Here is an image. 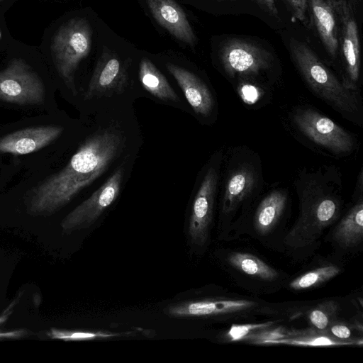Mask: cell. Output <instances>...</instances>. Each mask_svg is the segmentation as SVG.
<instances>
[{"label": "cell", "instance_id": "1", "mask_svg": "<svg viewBox=\"0 0 363 363\" xmlns=\"http://www.w3.org/2000/svg\"><path fill=\"white\" fill-rule=\"evenodd\" d=\"M125 139L120 131L112 128L91 135L61 171L32 190L29 212L51 214L69 203L108 169L123 149Z\"/></svg>", "mask_w": 363, "mask_h": 363}, {"label": "cell", "instance_id": "2", "mask_svg": "<svg viewBox=\"0 0 363 363\" xmlns=\"http://www.w3.org/2000/svg\"><path fill=\"white\" fill-rule=\"evenodd\" d=\"M289 48L294 65L313 93L343 118L362 126V105L357 91L347 88L305 43L291 39Z\"/></svg>", "mask_w": 363, "mask_h": 363}, {"label": "cell", "instance_id": "3", "mask_svg": "<svg viewBox=\"0 0 363 363\" xmlns=\"http://www.w3.org/2000/svg\"><path fill=\"white\" fill-rule=\"evenodd\" d=\"M301 216L298 226L322 230L338 217L342 207V178L335 166L303 169L295 184Z\"/></svg>", "mask_w": 363, "mask_h": 363}, {"label": "cell", "instance_id": "4", "mask_svg": "<svg viewBox=\"0 0 363 363\" xmlns=\"http://www.w3.org/2000/svg\"><path fill=\"white\" fill-rule=\"evenodd\" d=\"M226 167L221 214L231 219L258 195L263 177L259 155L245 147L233 150Z\"/></svg>", "mask_w": 363, "mask_h": 363}, {"label": "cell", "instance_id": "5", "mask_svg": "<svg viewBox=\"0 0 363 363\" xmlns=\"http://www.w3.org/2000/svg\"><path fill=\"white\" fill-rule=\"evenodd\" d=\"M91 29L82 18H73L56 33L52 50L59 74L67 86L76 94L74 74L79 62L89 53Z\"/></svg>", "mask_w": 363, "mask_h": 363}, {"label": "cell", "instance_id": "6", "mask_svg": "<svg viewBox=\"0 0 363 363\" xmlns=\"http://www.w3.org/2000/svg\"><path fill=\"white\" fill-rule=\"evenodd\" d=\"M291 118L303 135L334 155H350L355 148V140L350 133L311 108H298Z\"/></svg>", "mask_w": 363, "mask_h": 363}, {"label": "cell", "instance_id": "7", "mask_svg": "<svg viewBox=\"0 0 363 363\" xmlns=\"http://www.w3.org/2000/svg\"><path fill=\"white\" fill-rule=\"evenodd\" d=\"M219 57L228 76L238 77L240 82L252 84H255L257 76L272 67L273 62L272 55L268 50L240 38L225 41L220 49Z\"/></svg>", "mask_w": 363, "mask_h": 363}, {"label": "cell", "instance_id": "8", "mask_svg": "<svg viewBox=\"0 0 363 363\" xmlns=\"http://www.w3.org/2000/svg\"><path fill=\"white\" fill-rule=\"evenodd\" d=\"M222 152H217L207 167L194 199L189 224V235L198 245L208 238L218 191Z\"/></svg>", "mask_w": 363, "mask_h": 363}, {"label": "cell", "instance_id": "9", "mask_svg": "<svg viewBox=\"0 0 363 363\" xmlns=\"http://www.w3.org/2000/svg\"><path fill=\"white\" fill-rule=\"evenodd\" d=\"M41 79L22 59H13L0 71V100L17 104H39L44 100Z\"/></svg>", "mask_w": 363, "mask_h": 363}, {"label": "cell", "instance_id": "10", "mask_svg": "<svg viewBox=\"0 0 363 363\" xmlns=\"http://www.w3.org/2000/svg\"><path fill=\"white\" fill-rule=\"evenodd\" d=\"M124 176L120 167L87 199L74 208L62 220L64 233L84 229L91 225L117 199Z\"/></svg>", "mask_w": 363, "mask_h": 363}, {"label": "cell", "instance_id": "11", "mask_svg": "<svg viewBox=\"0 0 363 363\" xmlns=\"http://www.w3.org/2000/svg\"><path fill=\"white\" fill-rule=\"evenodd\" d=\"M326 1L341 27L342 50L346 72L342 82L349 89L357 91L360 71V46L354 12L346 0Z\"/></svg>", "mask_w": 363, "mask_h": 363}, {"label": "cell", "instance_id": "12", "mask_svg": "<svg viewBox=\"0 0 363 363\" xmlns=\"http://www.w3.org/2000/svg\"><path fill=\"white\" fill-rule=\"evenodd\" d=\"M128 82L125 68L119 57L104 48L91 77L86 99L122 93Z\"/></svg>", "mask_w": 363, "mask_h": 363}, {"label": "cell", "instance_id": "13", "mask_svg": "<svg viewBox=\"0 0 363 363\" xmlns=\"http://www.w3.org/2000/svg\"><path fill=\"white\" fill-rule=\"evenodd\" d=\"M60 125L27 128L0 138V152L15 155L36 152L55 140L62 133Z\"/></svg>", "mask_w": 363, "mask_h": 363}, {"label": "cell", "instance_id": "14", "mask_svg": "<svg viewBox=\"0 0 363 363\" xmlns=\"http://www.w3.org/2000/svg\"><path fill=\"white\" fill-rule=\"evenodd\" d=\"M256 303L246 299H214L188 301L172 306L167 314L176 318L211 317L247 311Z\"/></svg>", "mask_w": 363, "mask_h": 363}, {"label": "cell", "instance_id": "15", "mask_svg": "<svg viewBox=\"0 0 363 363\" xmlns=\"http://www.w3.org/2000/svg\"><path fill=\"white\" fill-rule=\"evenodd\" d=\"M155 19L177 40L194 46L196 37L183 9L174 0H145Z\"/></svg>", "mask_w": 363, "mask_h": 363}, {"label": "cell", "instance_id": "16", "mask_svg": "<svg viewBox=\"0 0 363 363\" xmlns=\"http://www.w3.org/2000/svg\"><path fill=\"white\" fill-rule=\"evenodd\" d=\"M166 66L193 110L200 116H209L214 107V100L208 86L196 75L183 67L172 63Z\"/></svg>", "mask_w": 363, "mask_h": 363}, {"label": "cell", "instance_id": "17", "mask_svg": "<svg viewBox=\"0 0 363 363\" xmlns=\"http://www.w3.org/2000/svg\"><path fill=\"white\" fill-rule=\"evenodd\" d=\"M313 23L320 38L331 57L335 58L338 48L335 15L326 0H308Z\"/></svg>", "mask_w": 363, "mask_h": 363}, {"label": "cell", "instance_id": "18", "mask_svg": "<svg viewBox=\"0 0 363 363\" xmlns=\"http://www.w3.org/2000/svg\"><path fill=\"white\" fill-rule=\"evenodd\" d=\"M288 194L279 188L269 191L259 203L254 216L255 230L262 235L268 233L277 223L286 208Z\"/></svg>", "mask_w": 363, "mask_h": 363}, {"label": "cell", "instance_id": "19", "mask_svg": "<svg viewBox=\"0 0 363 363\" xmlns=\"http://www.w3.org/2000/svg\"><path fill=\"white\" fill-rule=\"evenodd\" d=\"M334 239L341 245L350 247L357 245L363 237L362 188L357 200L336 226Z\"/></svg>", "mask_w": 363, "mask_h": 363}, {"label": "cell", "instance_id": "20", "mask_svg": "<svg viewBox=\"0 0 363 363\" xmlns=\"http://www.w3.org/2000/svg\"><path fill=\"white\" fill-rule=\"evenodd\" d=\"M139 79L143 88L155 97L164 101H179L177 94L165 77L147 58H143L140 62Z\"/></svg>", "mask_w": 363, "mask_h": 363}, {"label": "cell", "instance_id": "21", "mask_svg": "<svg viewBox=\"0 0 363 363\" xmlns=\"http://www.w3.org/2000/svg\"><path fill=\"white\" fill-rule=\"evenodd\" d=\"M228 262L238 270L263 280L272 281L278 275L274 268L252 254L233 252L228 257Z\"/></svg>", "mask_w": 363, "mask_h": 363}, {"label": "cell", "instance_id": "22", "mask_svg": "<svg viewBox=\"0 0 363 363\" xmlns=\"http://www.w3.org/2000/svg\"><path fill=\"white\" fill-rule=\"evenodd\" d=\"M354 340H342L327 333H320L315 329L301 330L296 336L272 340L268 345H289L295 346H340L354 345Z\"/></svg>", "mask_w": 363, "mask_h": 363}, {"label": "cell", "instance_id": "23", "mask_svg": "<svg viewBox=\"0 0 363 363\" xmlns=\"http://www.w3.org/2000/svg\"><path fill=\"white\" fill-rule=\"evenodd\" d=\"M340 273V269L335 265H327L308 272L294 279L289 284L294 290H303L317 286Z\"/></svg>", "mask_w": 363, "mask_h": 363}, {"label": "cell", "instance_id": "24", "mask_svg": "<svg viewBox=\"0 0 363 363\" xmlns=\"http://www.w3.org/2000/svg\"><path fill=\"white\" fill-rule=\"evenodd\" d=\"M337 306L334 301H325L313 308L308 313V320L313 328L326 333L328 326L334 321Z\"/></svg>", "mask_w": 363, "mask_h": 363}, {"label": "cell", "instance_id": "25", "mask_svg": "<svg viewBox=\"0 0 363 363\" xmlns=\"http://www.w3.org/2000/svg\"><path fill=\"white\" fill-rule=\"evenodd\" d=\"M131 333H112L103 331L63 330L52 329L51 337L65 341H83L97 339H109L120 337Z\"/></svg>", "mask_w": 363, "mask_h": 363}, {"label": "cell", "instance_id": "26", "mask_svg": "<svg viewBox=\"0 0 363 363\" xmlns=\"http://www.w3.org/2000/svg\"><path fill=\"white\" fill-rule=\"evenodd\" d=\"M272 324L273 322L233 325L224 337L225 340L231 342L245 340L253 333L268 328Z\"/></svg>", "mask_w": 363, "mask_h": 363}, {"label": "cell", "instance_id": "27", "mask_svg": "<svg viewBox=\"0 0 363 363\" xmlns=\"http://www.w3.org/2000/svg\"><path fill=\"white\" fill-rule=\"evenodd\" d=\"M291 12L292 21H298L307 26L308 24L307 12L308 11V0H284Z\"/></svg>", "mask_w": 363, "mask_h": 363}, {"label": "cell", "instance_id": "28", "mask_svg": "<svg viewBox=\"0 0 363 363\" xmlns=\"http://www.w3.org/2000/svg\"><path fill=\"white\" fill-rule=\"evenodd\" d=\"M326 333L342 340H352L351 328L345 323L332 322L326 330Z\"/></svg>", "mask_w": 363, "mask_h": 363}, {"label": "cell", "instance_id": "29", "mask_svg": "<svg viewBox=\"0 0 363 363\" xmlns=\"http://www.w3.org/2000/svg\"><path fill=\"white\" fill-rule=\"evenodd\" d=\"M264 11L272 16L279 17V11L274 0H253Z\"/></svg>", "mask_w": 363, "mask_h": 363}, {"label": "cell", "instance_id": "30", "mask_svg": "<svg viewBox=\"0 0 363 363\" xmlns=\"http://www.w3.org/2000/svg\"><path fill=\"white\" fill-rule=\"evenodd\" d=\"M218 1H237V0H218Z\"/></svg>", "mask_w": 363, "mask_h": 363}, {"label": "cell", "instance_id": "31", "mask_svg": "<svg viewBox=\"0 0 363 363\" xmlns=\"http://www.w3.org/2000/svg\"><path fill=\"white\" fill-rule=\"evenodd\" d=\"M1 38V30H0V40Z\"/></svg>", "mask_w": 363, "mask_h": 363}, {"label": "cell", "instance_id": "32", "mask_svg": "<svg viewBox=\"0 0 363 363\" xmlns=\"http://www.w3.org/2000/svg\"><path fill=\"white\" fill-rule=\"evenodd\" d=\"M0 1H3V0H0Z\"/></svg>", "mask_w": 363, "mask_h": 363}]
</instances>
